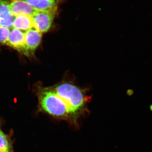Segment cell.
I'll return each instance as SVG.
<instances>
[{"mask_svg":"<svg viewBox=\"0 0 152 152\" xmlns=\"http://www.w3.org/2000/svg\"><path fill=\"white\" fill-rule=\"evenodd\" d=\"M52 88L66 105L72 124L77 126L78 120L86 111L88 96L80 88L70 83H63Z\"/></svg>","mask_w":152,"mask_h":152,"instance_id":"cell-1","label":"cell"},{"mask_svg":"<svg viewBox=\"0 0 152 152\" xmlns=\"http://www.w3.org/2000/svg\"><path fill=\"white\" fill-rule=\"evenodd\" d=\"M39 111L57 119L65 120L72 124L66 105L52 88L40 87L38 90Z\"/></svg>","mask_w":152,"mask_h":152,"instance_id":"cell-2","label":"cell"},{"mask_svg":"<svg viewBox=\"0 0 152 152\" xmlns=\"http://www.w3.org/2000/svg\"><path fill=\"white\" fill-rule=\"evenodd\" d=\"M57 11H36L31 16L34 28L39 32H47L51 27Z\"/></svg>","mask_w":152,"mask_h":152,"instance_id":"cell-3","label":"cell"},{"mask_svg":"<svg viewBox=\"0 0 152 152\" xmlns=\"http://www.w3.org/2000/svg\"><path fill=\"white\" fill-rule=\"evenodd\" d=\"M6 45L27 56L25 46V32L23 31L13 28Z\"/></svg>","mask_w":152,"mask_h":152,"instance_id":"cell-4","label":"cell"},{"mask_svg":"<svg viewBox=\"0 0 152 152\" xmlns=\"http://www.w3.org/2000/svg\"><path fill=\"white\" fill-rule=\"evenodd\" d=\"M42 39V33L34 28L25 32V46L27 56L34 54Z\"/></svg>","mask_w":152,"mask_h":152,"instance_id":"cell-5","label":"cell"},{"mask_svg":"<svg viewBox=\"0 0 152 152\" xmlns=\"http://www.w3.org/2000/svg\"><path fill=\"white\" fill-rule=\"evenodd\" d=\"M11 13L15 17L19 16H31L36 12L26 0H10Z\"/></svg>","mask_w":152,"mask_h":152,"instance_id":"cell-6","label":"cell"},{"mask_svg":"<svg viewBox=\"0 0 152 152\" xmlns=\"http://www.w3.org/2000/svg\"><path fill=\"white\" fill-rule=\"evenodd\" d=\"M36 11H57L61 0H26Z\"/></svg>","mask_w":152,"mask_h":152,"instance_id":"cell-7","label":"cell"},{"mask_svg":"<svg viewBox=\"0 0 152 152\" xmlns=\"http://www.w3.org/2000/svg\"><path fill=\"white\" fill-rule=\"evenodd\" d=\"M13 28L21 31H26L34 28L31 18L28 16L15 17L13 23Z\"/></svg>","mask_w":152,"mask_h":152,"instance_id":"cell-8","label":"cell"},{"mask_svg":"<svg viewBox=\"0 0 152 152\" xmlns=\"http://www.w3.org/2000/svg\"><path fill=\"white\" fill-rule=\"evenodd\" d=\"M0 150L11 152L13 151L12 142L9 137L2 130L0 125Z\"/></svg>","mask_w":152,"mask_h":152,"instance_id":"cell-9","label":"cell"},{"mask_svg":"<svg viewBox=\"0 0 152 152\" xmlns=\"http://www.w3.org/2000/svg\"><path fill=\"white\" fill-rule=\"evenodd\" d=\"M10 0H0V18H5L13 15L10 8Z\"/></svg>","mask_w":152,"mask_h":152,"instance_id":"cell-10","label":"cell"},{"mask_svg":"<svg viewBox=\"0 0 152 152\" xmlns=\"http://www.w3.org/2000/svg\"><path fill=\"white\" fill-rule=\"evenodd\" d=\"M11 30L8 28L0 26V44L6 45L8 40Z\"/></svg>","mask_w":152,"mask_h":152,"instance_id":"cell-11","label":"cell"},{"mask_svg":"<svg viewBox=\"0 0 152 152\" xmlns=\"http://www.w3.org/2000/svg\"><path fill=\"white\" fill-rule=\"evenodd\" d=\"M15 16L12 15L5 18H0V26L5 27L9 28L12 27Z\"/></svg>","mask_w":152,"mask_h":152,"instance_id":"cell-12","label":"cell"},{"mask_svg":"<svg viewBox=\"0 0 152 152\" xmlns=\"http://www.w3.org/2000/svg\"><path fill=\"white\" fill-rule=\"evenodd\" d=\"M12 151L11 152H8V151H2V150H0V152H12Z\"/></svg>","mask_w":152,"mask_h":152,"instance_id":"cell-13","label":"cell"},{"mask_svg":"<svg viewBox=\"0 0 152 152\" xmlns=\"http://www.w3.org/2000/svg\"><path fill=\"white\" fill-rule=\"evenodd\" d=\"M12 152H14V151H12Z\"/></svg>","mask_w":152,"mask_h":152,"instance_id":"cell-14","label":"cell"}]
</instances>
